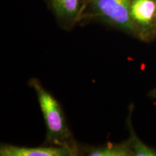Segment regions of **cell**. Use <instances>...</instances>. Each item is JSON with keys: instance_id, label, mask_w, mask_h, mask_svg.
<instances>
[{"instance_id": "3", "label": "cell", "mask_w": 156, "mask_h": 156, "mask_svg": "<svg viewBox=\"0 0 156 156\" xmlns=\"http://www.w3.org/2000/svg\"><path fill=\"white\" fill-rule=\"evenodd\" d=\"M131 17L134 36L148 41L156 28V0H132Z\"/></svg>"}, {"instance_id": "4", "label": "cell", "mask_w": 156, "mask_h": 156, "mask_svg": "<svg viewBox=\"0 0 156 156\" xmlns=\"http://www.w3.org/2000/svg\"><path fill=\"white\" fill-rule=\"evenodd\" d=\"M77 154V149L47 144L38 147H23L2 144L0 147L1 156H73Z\"/></svg>"}, {"instance_id": "6", "label": "cell", "mask_w": 156, "mask_h": 156, "mask_svg": "<svg viewBox=\"0 0 156 156\" xmlns=\"http://www.w3.org/2000/svg\"><path fill=\"white\" fill-rule=\"evenodd\" d=\"M90 156H133L129 140L121 143H108L87 148L85 151Z\"/></svg>"}, {"instance_id": "2", "label": "cell", "mask_w": 156, "mask_h": 156, "mask_svg": "<svg viewBox=\"0 0 156 156\" xmlns=\"http://www.w3.org/2000/svg\"><path fill=\"white\" fill-rule=\"evenodd\" d=\"M132 0H90L91 16L134 36L131 17Z\"/></svg>"}, {"instance_id": "7", "label": "cell", "mask_w": 156, "mask_h": 156, "mask_svg": "<svg viewBox=\"0 0 156 156\" xmlns=\"http://www.w3.org/2000/svg\"><path fill=\"white\" fill-rule=\"evenodd\" d=\"M129 108L130 112H129L127 118V126L130 133L129 140L131 145L133 156H156V149L144 143L134 132L132 124V113L133 107H130Z\"/></svg>"}, {"instance_id": "5", "label": "cell", "mask_w": 156, "mask_h": 156, "mask_svg": "<svg viewBox=\"0 0 156 156\" xmlns=\"http://www.w3.org/2000/svg\"><path fill=\"white\" fill-rule=\"evenodd\" d=\"M56 18L64 28H71L80 20L83 8L80 0H46Z\"/></svg>"}, {"instance_id": "1", "label": "cell", "mask_w": 156, "mask_h": 156, "mask_svg": "<svg viewBox=\"0 0 156 156\" xmlns=\"http://www.w3.org/2000/svg\"><path fill=\"white\" fill-rule=\"evenodd\" d=\"M28 85L36 92L44 116L46 128V144L77 149L75 143L73 141L71 132L58 101L36 78L30 79Z\"/></svg>"}, {"instance_id": "8", "label": "cell", "mask_w": 156, "mask_h": 156, "mask_svg": "<svg viewBox=\"0 0 156 156\" xmlns=\"http://www.w3.org/2000/svg\"><path fill=\"white\" fill-rule=\"evenodd\" d=\"M148 97L151 98H154V99L156 98V87L148 93Z\"/></svg>"}]
</instances>
